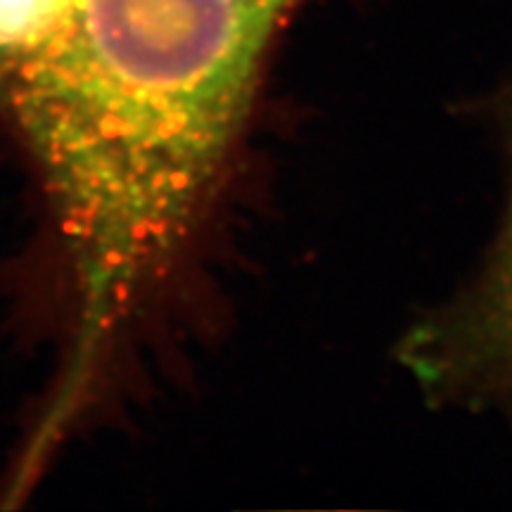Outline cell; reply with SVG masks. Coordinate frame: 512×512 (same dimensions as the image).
Returning <instances> with one entry per match:
<instances>
[{"instance_id": "obj_3", "label": "cell", "mask_w": 512, "mask_h": 512, "mask_svg": "<svg viewBox=\"0 0 512 512\" xmlns=\"http://www.w3.org/2000/svg\"><path fill=\"white\" fill-rule=\"evenodd\" d=\"M245 3L259 5V8L271 10V12H275V15H283V12L290 8L294 0H245Z\"/></svg>"}, {"instance_id": "obj_1", "label": "cell", "mask_w": 512, "mask_h": 512, "mask_svg": "<svg viewBox=\"0 0 512 512\" xmlns=\"http://www.w3.org/2000/svg\"><path fill=\"white\" fill-rule=\"evenodd\" d=\"M278 19L245 0H41L0 95L46 178L79 294L72 370L43 439L190 233Z\"/></svg>"}, {"instance_id": "obj_2", "label": "cell", "mask_w": 512, "mask_h": 512, "mask_svg": "<svg viewBox=\"0 0 512 512\" xmlns=\"http://www.w3.org/2000/svg\"><path fill=\"white\" fill-rule=\"evenodd\" d=\"M425 366L444 375L512 380V202L498 247L472 297L427 339Z\"/></svg>"}]
</instances>
